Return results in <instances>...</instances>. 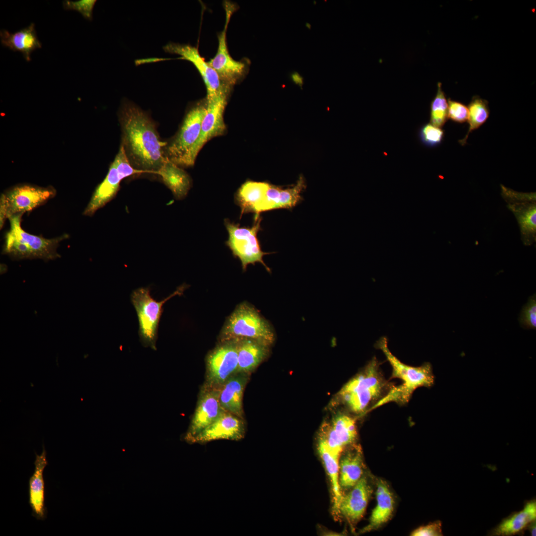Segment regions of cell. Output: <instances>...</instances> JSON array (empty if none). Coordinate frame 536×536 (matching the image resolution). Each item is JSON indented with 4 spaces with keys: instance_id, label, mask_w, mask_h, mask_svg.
I'll list each match as a JSON object with an SVG mask.
<instances>
[{
    "instance_id": "603a6c76",
    "label": "cell",
    "mask_w": 536,
    "mask_h": 536,
    "mask_svg": "<svg viewBox=\"0 0 536 536\" xmlns=\"http://www.w3.org/2000/svg\"><path fill=\"white\" fill-rule=\"evenodd\" d=\"M377 504L370 516L369 523L360 531L361 533L377 529L386 523L394 511V501L386 483L380 479L377 483Z\"/></svg>"
},
{
    "instance_id": "4dcf8cb0",
    "label": "cell",
    "mask_w": 536,
    "mask_h": 536,
    "mask_svg": "<svg viewBox=\"0 0 536 536\" xmlns=\"http://www.w3.org/2000/svg\"><path fill=\"white\" fill-rule=\"evenodd\" d=\"M441 83H438L436 95L431 103L430 124L441 128L448 119V101L442 89Z\"/></svg>"
},
{
    "instance_id": "d6a6232c",
    "label": "cell",
    "mask_w": 536,
    "mask_h": 536,
    "mask_svg": "<svg viewBox=\"0 0 536 536\" xmlns=\"http://www.w3.org/2000/svg\"><path fill=\"white\" fill-rule=\"evenodd\" d=\"M444 135L443 130L430 123L423 125L419 132L421 142L429 147H434L440 144L443 140Z\"/></svg>"
},
{
    "instance_id": "ab89813d",
    "label": "cell",
    "mask_w": 536,
    "mask_h": 536,
    "mask_svg": "<svg viewBox=\"0 0 536 536\" xmlns=\"http://www.w3.org/2000/svg\"><path fill=\"white\" fill-rule=\"evenodd\" d=\"M305 26H306V27H307V28L308 29H311V24H310V23H306V24H305Z\"/></svg>"
},
{
    "instance_id": "6da1fadb",
    "label": "cell",
    "mask_w": 536,
    "mask_h": 536,
    "mask_svg": "<svg viewBox=\"0 0 536 536\" xmlns=\"http://www.w3.org/2000/svg\"><path fill=\"white\" fill-rule=\"evenodd\" d=\"M121 144L132 166L143 173L157 174L166 157L167 142L160 140L155 123L148 114L128 100L119 112Z\"/></svg>"
},
{
    "instance_id": "f546056e",
    "label": "cell",
    "mask_w": 536,
    "mask_h": 536,
    "mask_svg": "<svg viewBox=\"0 0 536 536\" xmlns=\"http://www.w3.org/2000/svg\"><path fill=\"white\" fill-rule=\"evenodd\" d=\"M337 439L344 447L352 444L357 436L355 419L340 414L334 418L331 424Z\"/></svg>"
},
{
    "instance_id": "e575fe53",
    "label": "cell",
    "mask_w": 536,
    "mask_h": 536,
    "mask_svg": "<svg viewBox=\"0 0 536 536\" xmlns=\"http://www.w3.org/2000/svg\"><path fill=\"white\" fill-rule=\"evenodd\" d=\"M96 2V0H66L63 1V4L65 9L77 11L85 18L91 20L92 19L93 9Z\"/></svg>"
},
{
    "instance_id": "d4e9b609",
    "label": "cell",
    "mask_w": 536,
    "mask_h": 536,
    "mask_svg": "<svg viewBox=\"0 0 536 536\" xmlns=\"http://www.w3.org/2000/svg\"><path fill=\"white\" fill-rule=\"evenodd\" d=\"M363 459L361 449L354 446L343 455L339 463L340 488H352L362 477Z\"/></svg>"
},
{
    "instance_id": "cb8c5ba5",
    "label": "cell",
    "mask_w": 536,
    "mask_h": 536,
    "mask_svg": "<svg viewBox=\"0 0 536 536\" xmlns=\"http://www.w3.org/2000/svg\"><path fill=\"white\" fill-rule=\"evenodd\" d=\"M157 174L161 177L163 182L171 191L176 199L181 200L186 197L191 188L192 181L188 174L181 167L166 157Z\"/></svg>"
},
{
    "instance_id": "5b68a950",
    "label": "cell",
    "mask_w": 536,
    "mask_h": 536,
    "mask_svg": "<svg viewBox=\"0 0 536 536\" xmlns=\"http://www.w3.org/2000/svg\"><path fill=\"white\" fill-rule=\"evenodd\" d=\"M375 357L365 369L341 389L339 395L342 402L355 413L363 412L371 402L381 395L385 383L380 375Z\"/></svg>"
},
{
    "instance_id": "8992f818",
    "label": "cell",
    "mask_w": 536,
    "mask_h": 536,
    "mask_svg": "<svg viewBox=\"0 0 536 536\" xmlns=\"http://www.w3.org/2000/svg\"><path fill=\"white\" fill-rule=\"evenodd\" d=\"M206 111V102H200L186 114L175 136L164 148L165 156L181 167H191V152L199 137L202 120Z\"/></svg>"
},
{
    "instance_id": "7c38bea8",
    "label": "cell",
    "mask_w": 536,
    "mask_h": 536,
    "mask_svg": "<svg viewBox=\"0 0 536 536\" xmlns=\"http://www.w3.org/2000/svg\"><path fill=\"white\" fill-rule=\"evenodd\" d=\"M238 366L236 340L224 341L210 352L207 358V387L219 388L233 374L237 373Z\"/></svg>"
},
{
    "instance_id": "5bb4252c",
    "label": "cell",
    "mask_w": 536,
    "mask_h": 536,
    "mask_svg": "<svg viewBox=\"0 0 536 536\" xmlns=\"http://www.w3.org/2000/svg\"><path fill=\"white\" fill-rule=\"evenodd\" d=\"M228 93L223 92L213 99L206 100V111L202 121L199 137L190 153V166L194 165L199 151L206 142L224 133L226 127L223 113Z\"/></svg>"
},
{
    "instance_id": "f35d334b",
    "label": "cell",
    "mask_w": 536,
    "mask_h": 536,
    "mask_svg": "<svg viewBox=\"0 0 536 536\" xmlns=\"http://www.w3.org/2000/svg\"><path fill=\"white\" fill-rule=\"evenodd\" d=\"M532 523H533L532 524H531V525L530 524V530L532 536H536V523H535V522L534 521Z\"/></svg>"
},
{
    "instance_id": "2e32d148",
    "label": "cell",
    "mask_w": 536,
    "mask_h": 536,
    "mask_svg": "<svg viewBox=\"0 0 536 536\" xmlns=\"http://www.w3.org/2000/svg\"><path fill=\"white\" fill-rule=\"evenodd\" d=\"M201 395L189 428L185 437L189 442L213 422L224 411L219 399V388L208 387Z\"/></svg>"
},
{
    "instance_id": "1f68e13d",
    "label": "cell",
    "mask_w": 536,
    "mask_h": 536,
    "mask_svg": "<svg viewBox=\"0 0 536 536\" xmlns=\"http://www.w3.org/2000/svg\"><path fill=\"white\" fill-rule=\"evenodd\" d=\"M305 186V180L301 176L294 186L285 189L281 188L279 208H289L296 205L301 200V193Z\"/></svg>"
},
{
    "instance_id": "30bf717a",
    "label": "cell",
    "mask_w": 536,
    "mask_h": 536,
    "mask_svg": "<svg viewBox=\"0 0 536 536\" xmlns=\"http://www.w3.org/2000/svg\"><path fill=\"white\" fill-rule=\"evenodd\" d=\"M502 196L508 208L518 223L521 240L531 246L536 239V201L535 193H520L501 185Z\"/></svg>"
},
{
    "instance_id": "44dd1931",
    "label": "cell",
    "mask_w": 536,
    "mask_h": 536,
    "mask_svg": "<svg viewBox=\"0 0 536 536\" xmlns=\"http://www.w3.org/2000/svg\"><path fill=\"white\" fill-rule=\"evenodd\" d=\"M247 381L245 374L233 375L219 388V399L222 408L243 418L242 398Z\"/></svg>"
},
{
    "instance_id": "4316f807",
    "label": "cell",
    "mask_w": 536,
    "mask_h": 536,
    "mask_svg": "<svg viewBox=\"0 0 536 536\" xmlns=\"http://www.w3.org/2000/svg\"><path fill=\"white\" fill-rule=\"evenodd\" d=\"M318 451L329 475L333 495V511L335 515L339 514V507L343 495L339 481V463L340 455L332 452L321 440L318 443Z\"/></svg>"
},
{
    "instance_id": "7402d4cb",
    "label": "cell",
    "mask_w": 536,
    "mask_h": 536,
    "mask_svg": "<svg viewBox=\"0 0 536 536\" xmlns=\"http://www.w3.org/2000/svg\"><path fill=\"white\" fill-rule=\"evenodd\" d=\"M238 366L237 373L247 374L253 371L266 358L268 346L253 339L237 338Z\"/></svg>"
},
{
    "instance_id": "52a82bcc",
    "label": "cell",
    "mask_w": 536,
    "mask_h": 536,
    "mask_svg": "<svg viewBox=\"0 0 536 536\" xmlns=\"http://www.w3.org/2000/svg\"><path fill=\"white\" fill-rule=\"evenodd\" d=\"M254 218V222L251 227H241L239 224L225 219V225L229 235L226 244L233 255L240 259L244 270L249 264L260 263L269 272L270 268L263 259L265 255L269 253L262 250L257 238L258 233L261 229L262 218L259 214L256 215Z\"/></svg>"
},
{
    "instance_id": "e0dca14e",
    "label": "cell",
    "mask_w": 536,
    "mask_h": 536,
    "mask_svg": "<svg viewBox=\"0 0 536 536\" xmlns=\"http://www.w3.org/2000/svg\"><path fill=\"white\" fill-rule=\"evenodd\" d=\"M245 434V425L242 418L224 411L189 443L203 444L222 439L238 441L244 438Z\"/></svg>"
},
{
    "instance_id": "83f0119b",
    "label": "cell",
    "mask_w": 536,
    "mask_h": 536,
    "mask_svg": "<svg viewBox=\"0 0 536 536\" xmlns=\"http://www.w3.org/2000/svg\"><path fill=\"white\" fill-rule=\"evenodd\" d=\"M269 184L266 182L249 181L239 188L236 195V201L241 208V215L254 212L262 202Z\"/></svg>"
},
{
    "instance_id": "277c9868",
    "label": "cell",
    "mask_w": 536,
    "mask_h": 536,
    "mask_svg": "<svg viewBox=\"0 0 536 536\" xmlns=\"http://www.w3.org/2000/svg\"><path fill=\"white\" fill-rule=\"evenodd\" d=\"M221 337L224 341L250 338L268 346L274 341L273 330L258 311L246 303L238 305L224 325Z\"/></svg>"
},
{
    "instance_id": "8d00e7d4",
    "label": "cell",
    "mask_w": 536,
    "mask_h": 536,
    "mask_svg": "<svg viewBox=\"0 0 536 536\" xmlns=\"http://www.w3.org/2000/svg\"><path fill=\"white\" fill-rule=\"evenodd\" d=\"M413 536H442V524L437 521L421 526L414 530L411 534Z\"/></svg>"
},
{
    "instance_id": "d590c367",
    "label": "cell",
    "mask_w": 536,
    "mask_h": 536,
    "mask_svg": "<svg viewBox=\"0 0 536 536\" xmlns=\"http://www.w3.org/2000/svg\"><path fill=\"white\" fill-rule=\"evenodd\" d=\"M448 118L458 123H463L468 120L469 110L467 106L450 98L448 99Z\"/></svg>"
},
{
    "instance_id": "3957f363",
    "label": "cell",
    "mask_w": 536,
    "mask_h": 536,
    "mask_svg": "<svg viewBox=\"0 0 536 536\" xmlns=\"http://www.w3.org/2000/svg\"><path fill=\"white\" fill-rule=\"evenodd\" d=\"M187 285L183 284L163 300L158 301L150 294L149 287H141L133 291L130 299L136 311L139 329L138 335L143 346L156 350V342L163 306L166 301L176 295L183 294Z\"/></svg>"
},
{
    "instance_id": "9c48e42d",
    "label": "cell",
    "mask_w": 536,
    "mask_h": 536,
    "mask_svg": "<svg viewBox=\"0 0 536 536\" xmlns=\"http://www.w3.org/2000/svg\"><path fill=\"white\" fill-rule=\"evenodd\" d=\"M55 194L53 188L28 185L16 186L8 191L0 198V228L6 219L32 210L53 198Z\"/></svg>"
},
{
    "instance_id": "484cf974",
    "label": "cell",
    "mask_w": 536,
    "mask_h": 536,
    "mask_svg": "<svg viewBox=\"0 0 536 536\" xmlns=\"http://www.w3.org/2000/svg\"><path fill=\"white\" fill-rule=\"evenodd\" d=\"M536 518L535 500L527 502L523 509L503 520L493 530L496 536H511L522 531Z\"/></svg>"
},
{
    "instance_id": "ac0fdd59",
    "label": "cell",
    "mask_w": 536,
    "mask_h": 536,
    "mask_svg": "<svg viewBox=\"0 0 536 536\" xmlns=\"http://www.w3.org/2000/svg\"><path fill=\"white\" fill-rule=\"evenodd\" d=\"M351 488L342 496L339 512L353 526L363 517L372 490L366 476H362Z\"/></svg>"
},
{
    "instance_id": "4fadbf2b",
    "label": "cell",
    "mask_w": 536,
    "mask_h": 536,
    "mask_svg": "<svg viewBox=\"0 0 536 536\" xmlns=\"http://www.w3.org/2000/svg\"><path fill=\"white\" fill-rule=\"evenodd\" d=\"M164 50L171 54L181 56V59L189 61L193 64L201 74L205 85L206 100H210L225 92L230 87L225 85L216 72L205 62L198 49L190 45L169 43L164 47Z\"/></svg>"
},
{
    "instance_id": "74e56055",
    "label": "cell",
    "mask_w": 536,
    "mask_h": 536,
    "mask_svg": "<svg viewBox=\"0 0 536 536\" xmlns=\"http://www.w3.org/2000/svg\"><path fill=\"white\" fill-rule=\"evenodd\" d=\"M290 78L292 81L297 85L302 86L303 84V78L297 72L294 71L290 74Z\"/></svg>"
},
{
    "instance_id": "9a60e30c",
    "label": "cell",
    "mask_w": 536,
    "mask_h": 536,
    "mask_svg": "<svg viewBox=\"0 0 536 536\" xmlns=\"http://www.w3.org/2000/svg\"><path fill=\"white\" fill-rule=\"evenodd\" d=\"M22 215V213L18 214L8 218L10 223L8 232L30 250L33 259L50 260L59 258L60 255L57 252L59 244L62 240L67 238L68 236L64 234L49 239L27 233L21 227Z\"/></svg>"
},
{
    "instance_id": "f1b7e54d",
    "label": "cell",
    "mask_w": 536,
    "mask_h": 536,
    "mask_svg": "<svg viewBox=\"0 0 536 536\" xmlns=\"http://www.w3.org/2000/svg\"><path fill=\"white\" fill-rule=\"evenodd\" d=\"M469 129L464 138L458 141L463 146L467 143L469 134L479 128L487 120L489 110L488 102L478 96H474L468 105Z\"/></svg>"
},
{
    "instance_id": "ffe728a7",
    "label": "cell",
    "mask_w": 536,
    "mask_h": 536,
    "mask_svg": "<svg viewBox=\"0 0 536 536\" xmlns=\"http://www.w3.org/2000/svg\"><path fill=\"white\" fill-rule=\"evenodd\" d=\"M0 38L2 45L13 51L21 53L27 62L31 60V53L36 49L42 47V44L36 34L34 23L13 33L6 30H1Z\"/></svg>"
},
{
    "instance_id": "7a4b0ae2",
    "label": "cell",
    "mask_w": 536,
    "mask_h": 536,
    "mask_svg": "<svg viewBox=\"0 0 536 536\" xmlns=\"http://www.w3.org/2000/svg\"><path fill=\"white\" fill-rule=\"evenodd\" d=\"M375 346L384 353L392 367V378H399L402 384L394 387L387 394L376 402L371 409L389 402L403 404L407 402L413 392L421 387H431L434 383L431 365L424 363L419 367H413L401 361L390 350L386 337H381Z\"/></svg>"
},
{
    "instance_id": "d6986e66",
    "label": "cell",
    "mask_w": 536,
    "mask_h": 536,
    "mask_svg": "<svg viewBox=\"0 0 536 536\" xmlns=\"http://www.w3.org/2000/svg\"><path fill=\"white\" fill-rule=\"evenodd\" d=\"M35 454L34 471L29 479V504L32 509V515L37 520H43L46 518L47 514L45 503L43 471L48 465L47 452L44 444L42 453Z\"/></svg>"
},
{
    "instance_id": "836d02e7",
    "label": "cell",
    "mask_w": 536,
    "mask_h": 536,
    "mask_svg": "<svg viewBox=\"0 0 536 536\" xmlns=\"http://www.w3.org/2000/svg\"><path fill=\"white\" fill-rule=\"evenodd\" d=\"M519 320L521 327L526 329L536 328V296L535 294L529 297L528 302L523 306Z\"/></svg>"
},
{
    "instance_id": "ba28073f",
    "label": "cell",
    "mask_w": 536,
    "mask_h": 536,
    "mask_svg": "<svg viewBox=\"0 0 536 536\" xmlns=\"http://www.w3.org/2000/svg\"><path fill=\"white\" fill-rule=\"evenodd\" d=\"M140 173L143 172L134 169L132 166L123 146L121 144L105 178L96 188L83 214L92 216L97 210L115 197L119 191L120 182L123 179Z\"/></svg>"
},
{
    "instance_id": "8fae6325",
    "label": "cell",
    "mask_w": 536,
    "mask_h": 536,
    "mask_svg": "<svg viewBox=\"0 0 536 536\" xmlns=\"http://www.w3.org/2000/svg\"><path fill=\"white\" fill-rule=\"evenodd\" d=\"M224 6L226 12L224 29L218 35V45L216 53L207 63L216 72L221 81L225 85L230 87L244 74L245 65L243 62L234 60L229 53L226 41V32L230 18L235 8L234 4L230 2H225Z\"/></svg>"
}]
</instances>
